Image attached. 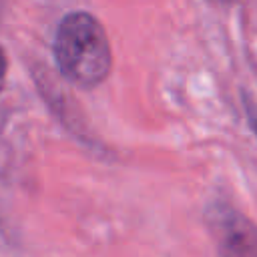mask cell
Listing matches in <instances>:
<instances>
[{
    "mask_svg": "<svg viewBox=\"0 0 257 257\" xmlns=\"http://www.w3.org/2000/svg\"><path fill=\"white\" fill-rule=\"evenodd\" d=\"M54 58L60 74L74 86H98L112 66L110 42L102 24L90 12H68L56 28Z\"/></svg>",
    "mask_w": 257,
    "mask_h": 257,
    "instance_id": "cell-1",
    "label": "cell"
},
{
    "mask_svg": "<svg viewBox=\"0 0 257 257\" xmlns=\"http://www.w3.org/2000/svg\"><path fill=\"white\" fill-rule=\"evenodd\" d=\"M217 229L219 247L227 255H257V227L243 215L221 211L213 221Z\"/></svg>",
    "mask_w": 257,
    "mask_h": 257,
    "instance_id": "cell-2",
    "label": "cell"
},
{
    "mask_svg": "<svg viewBox=\"0 0 257 257\" xmlns=\"http://www.w3.org/2000/svg\"><path fill=\"white\" fill-rule=\"evenodd\" d=\"M6 70H8V60H6V54L4 50L0 48V90L4 86V80H6Z\"/></svg>",
    "mask_w": 257,
    "mask_h": 257,
    "instance_id": "cell-3",
    "label": "cell"
},
{
    "mask_svg": "<svg viewBox=\"0 0 257 257\" xmlns=\"http://www.w3.org/2000/svg\"><path fill=\"white\" fill-rule=\"evenodd\" d=\"M209 2H213V4H219V6H227V4H235L237 0H209Z\"/></svg>",
    "mask_w": 257,
    "mask_h": 257,
    "instance_id": "cell-4",
    "label": "cell"
},
{
    "mask_svg": "<svg viewBox=\"0 0 257 257\" xmlns=\"http://www.w3.org/2000/svg\"><path fill=\"white\" fill-rule=\"evenodd\" d=\"M255 133H257V120H255Z\"/></svg>",
    "mask_w": 257,
    "mask_h": 257,
    "instance_id": "cell-5",
    "label": "cell"
}]
</instances>
